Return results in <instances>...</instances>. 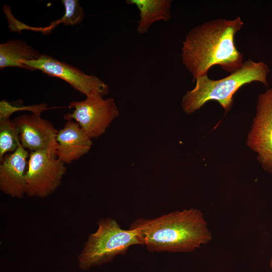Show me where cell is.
I'll use <instances>...</instances> for the list:
<instances>
[{
	"instance_id": "cell-1",
	"label": "cell",
	"mask_w": 272,
	"mask_h": 272,
	"mask_svg": "<svg viewBox=\"0 0 272 272\" xmlns=\"http://www.w3.org/2000/svg\"><path fill=\"white\" fill-rule=\"evenodd\" d=\"M243 22L219 18L193 27L182 42L181 59L193 81L207 75L213 65L233 73L243 64V55L236 48L234 37Z\"/></svg>"
},
{
	"instance_id": "cell-2",
	"label": "cell",
	"mask_w": 272,
	"mask_h": 272,
	"mask_svg": "<svg viewBox=\"0 0 272 272\" xmlns=\"http://www.w3.org/2000/svg\"><path fill=\"white\" fill-rule=\"evenodd\" d=\"M129 229L135 231L142 245L151 252H190L212 239L203 214L193 208L151 219L139 218Z\"/></svg>"
},
{
	"instance_id": "cell-3",
	"label": "cell",
	"mask_w": 272,
	"mask_h": 272,
	"mask_svg": "<svg viewBox=\"0 0 272 272\" xmlns=\"http://www.w3.org/2000/svg\"><path fill=\"white\" fill-rule=\"evenodd\" d=\"M269 71L264 62L248 60L243 62L240 69L224 78L213 80L208 75L200 77L195 80L194 88L183 95L182 109L186 114H191L207 102L215 100L227 112L233 105L234 95L243 85L258 82L267 87Z\"/></svg>"
},
{
	"instance_id": "cell-4",
	"label": "cell",
	"mask_w": 272,
	"mask_h": 272,
	"mask_svg": "<svg viewBox=\"0 0 272 272\" xmlns=\"http://www.w3.org/2000/svg\"><path fill=\"white\" fill-rule=\"evenodd\" d=\"M97 224V231L90 234L78 256L82 270L108 262L117 255L125 254L131 246L142 245L135 231L122 229L113 219H101Z\"/></svg>"
},
{
	"instance_id": "cell-5",
	"label": "cell",
	"mask_w": 272,
	"mask_h": 272,
	"mask_svg": "<svg viewBox=\"0 0 272 272\" xmlns=\"http://www.w3.org/2000/svg\"><path fill=\"white\" fill-rule=\"evenodd\" d=\"M69 107L74 110L65 114L64 119L75 120L91 139L103 134L119 115L114 99H104L98 93L87 96L83 101L71 102Z\"/></svg>"
},
{
	"instance_id": "cell-6",
	"label": "cell",
	"mask_w": 272,
	"mask_h": 272,
	"mask_svg": "<svg viewBox=\"0 0 272 272\" xmlns=\"http://www.w3.org/2000/svg\"><path fill=\"white\" fill-rule=\"evenodd\" d=\"M65 164L47 151L30 152L26 174L28 196L44 198L60 185Z\"/></svg>"
},
{
	"instance_id": "cell-7",
	"label": "cell",
	"mask_w": 272,
	"mask_h": 272,
	"mask_svg": "<svg viewBox=\"0 0 272 272\" xmlns=\"http://www.w3.org/2000/svg\"><path fill=\"white\" fill-rule=\"evenodd\" d=\"M262 168L272 173V88L258 96L256 113L246 141Z\"/></svg>"
},
{
	"instance_id": "cell-8",
	"label": "cell",
	"mask_w": 272,
	"mask_h": 272,
	"mask_svg": "<svg viewBox=\"0 0 272 272\" xmlns=\"http://www.w3.org/2000/svg\"><path fill=\"white\" fill-rule=\"evenodd\" d=\"M29 71L39 70L43 73L61 79L86 96L98 93L104 96L108 93L109 87L97 77L87 75L78 68L46 54L38 58L24 61Z\"/></svg>"
},
{
	"instance_id": "cell-9",
	"label": "cell",
	"mask_w": 272,
	"mask_h": 272,
	"mask_svg": "<svg viewBox=\"0 0 272 272\" xmlns=\"http://www.w3.org/2000/svg\"><path fill=\"white\" fill-rule=\"evenodd\" d=\"M12 121L24 148L30 152L47 151L57 157L58 130L50 121L33 113L19 116Z\"/></svg>"
},
{
	"instance_id": "cell-10",
	"label": "cell",
	"mask_w": 272,
	"mask_h": 272,
	"mask_svg": "<svg viewBox=\"0 0 272 272\" xmlns=\"http://www.w3.org/2000/svg\"><path fill=\"white\" fill-rule=\"evenodd\" d=\"M29 157L21 143L14 152L6 154L0 164V189L12 197L22 198L26 193V174Z\"/></svg>"
},
{
	"instance_id": "cell-11",
	"label": "cell",
	"mask_w": 272,
	"mask_h": 272,
	"mask_svg": "<svg viewBox=\"0 0 272 272\" xmlns=\"http://www.w3.org/2000/svg\"><path fill=\"white\" fill-rule=\"evenodd\" d=\"M56 156L65 164L71 163L89 152L93 143L80 125L73 120L67 121L57 131Z\"/></svg>"
},
{
	"instance_id": "cell-12",
	"label": "cell",
	"mask_w": 272,
	"mask_h": 272,
	"mask_svg": "<svg viewBox=\"0 0 272 272\" xmlns=\"http://www.w3.org/2000/svg\"><path fill=\"white\" fill-rule=\"evenodd\" d=\"M172 2L171 0H126L127 4L135 6L139 11L138 32L140 34H146L154 22L169 21L171 16Z\"/></svg>"
},
{
	"instance_id": "cell-13",
	"label": "cell",
	"mask_w": 272,
	"mask_h": 272,
	"mask_svg": "<svg viewBox=\"0 0 272 272\" xmlns=\"http://www.w3.org/2000/svg\"><path fill=\"white\" fill-rule=\"evenodd\" d=\"M41 54L23 40H10L0 44V69L16 67L29 70L24 62L36 60Z\"/></svg>"
},
{
	"instance_id": "cell-14",
	"label": "cell",
	"mask_w": 272,
	"mask_h": 272,
	"mask_svg": "<svg viewBox=\"0 0 272 272\" xmlns=\"http://www.w3.org/2000/svg\"><path fill=\"white\" fill-rule=\"evenodd\" d=\"M20 144L19 133L12 120L0 119V161L6 154L15 151Z\"/></svg>"
},
{
	"instance_id": "cell-15",
	"label": "cell",
	"mask_w": 272,
	"mask_h": 272,
	"mask_svg": "<svg viewBox=\"0 0 272 272\" xmlns=\"http://www.w3.org/2000/svg\"><path fill=\"white\" fill-rule=\"evenodd\" d=\"M64 14L61 17L65 26L80 23L84 17V12L78 0H62Z\"/></svg>"
},
{
	"instance_id": "cell-16",
	"label": "cell",
	"mask_w": 272,
	"mask_h": 272,
	"mask_svg": "<svg viewBox=\"0 0 272 272\" xmlns=\"http://www.w3.org/2000/svg\"><path fill=\"white\" fill-rule=\"evenodd\" d=\"M50 108L47 104L42 103L35 105L17 107L12 105L6 100H2L0 102V119H10V116L13 113L18 110H28L33 113L41 114V113Z\"/></svg>"
},
{
	"instance_id": "cell-17",
	"label": "cell",
	"mask_w": 272,
	"mask_h": 272,
	"mask_svg": "<svg viewBox=\"0 0 272 272\" xmlns=\"http://www.w3.org/2000/svg\"><path fill=\"white\" fill-rule=\"evenodd\" d=\"M269 266L272 269V255H271V258L269 261Z\"/></svg>"
},
{
	"instance_id": "cell-18",
	"label": "cell",
	"mask_w": 272,
	"mask_h": 272,
	"mask_svg": "<svg viewBox=\"0 0 272 272\" xmlns=\"http://www.w3.org/2000/svg\"><path fill=\"white\" fill-rule=\"evenodd\" d=\"M18 27L15 28V30H16ZM19 27L20 28V29H21V28H22V26H19ZM14 31H15V30H14Z\"/></svg>"
},
{
	"instance_id": "cell-19",
	"label": "cell",
	"mask_w": 272,
	"mask_h": 272,
	"mask_svg": "<svg viewBox=\"0 0 272 272\" xmlns=\"http://www.w3.org/2000/svg\"><path fill=\"white\" fill-rule=\"evenodd\" d=\"M271 195H272V191H271Z\"/></svg>"
}]
</instances>
